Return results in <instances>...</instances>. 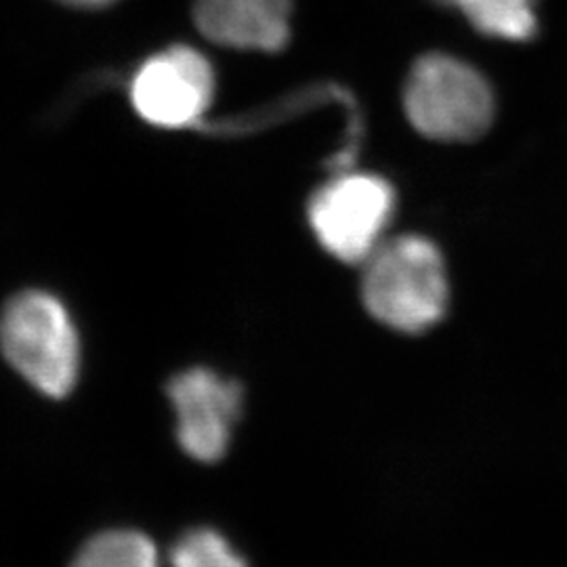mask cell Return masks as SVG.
Listing matches in <instances>:
<instances>
[{
	"label": "cell",
	"mask_w": 567,
	"mask_h": 567,
	"mask_svg": "<svg viewBox=\"0 0 567 567\" xmlns=\"http://www.w3.org/2000/svg\"><path fill=\"white\" fill-rule=\"evenodd\" d=\"M362 265V299L368 313L381 324L416 334L444 318L450 297L446 264L431 240L389 238Z\"/></svg>",
	"instance_id": "cell-1"
},
{
	"label": "cell",
	"mask_w": 567,
	"mask_h": 567,
	"mask_svg": "<svg viewBox=\"0 0 567 567\" xmlns=\"http://www.w3.org/2000/svg\"><path fill=\"white\" fill-rule=\"evenodd\" d=\"M410 124L435 142H473L494 122L489 82L465 61L429 53L414 63L404 86Z\"/></svg>",
	"instance_id": "cell-2"
},
{
	"label": "cell",
	"mask_w": 567,
	"mask_h": 567,
	"mask_svg": "<svg viewBox=\"0 0 567 567\" xmlns=\"http://www.w3.org/2000/svg\"><path fill=\"white\" fill-rule=\"evenodd\" d=\"M0 347L32 385L65 398L79 379V337L65 307L47 292H21L0 320Z\"/></svg>",
	"instance_id": "cell-3"
},
{
	"label": "cell",
	"mask_w": 567,
	"mask_h": 567,
	"mask_svg": "<svg viewBox=\"0 0 567 567\" xmlns=\"http://www.w3.org/2000/svg\"><path fill=\"white\" fill-rule=\"evenodd\" d=\"M307 213L326 252L343 264L362 265L385 240L395 213V192L379 175L343 168L311 196Z\"/></svg>",
	"instance_id": "cell-4"
},
{
	"label": "cell",
	"mask_w": 567,
	"mask_h": 567,
	"mask_svg": "<svg viewBox=\"0 0 567 567\" xmlns=\"http://www.w3.org/2000/svg\"><path fill=\"white\" fill-rule=\"evenodd\" d=\"M215 74L200 51L171 47L150 58L131 82V102L143 121L163 128L198 124L213 102Z\"/></svg>",
	"instance_id": "cell-5"
},
{
	"label": "cell",
	"mask_w": 567,
	"mask_h": 567,
	"mask_svg": "<svg viewBox=\"0 0 567 567\" xmlns=\"http://www.w3.org/2000/svg\"><path fill=\"white\" fill-rule=\"evenodd\" d=\"M183 450L200 463L224 458L243 412V386L206 368L177 374L168 385Z\"/></svg>",
	"instance_id": "cell-6"
},
{
	"label": "cell",
	"mask_w": 567,
	"mask_h": 567,
	"mask_svg": "<svg viewBox=\"0 0 567 567\" xmlns=\"http://www.w3.org/2000/svg\"><path fill=\"white\" fill-rule=\"evenodd\" d=\"M292 0H196L194 20L208 41L274 53L290 39Z\"/></svg>",
	"instance_id": "cell-7"
},
{
	"label": "cell",
	"mask_w": 567,
	"mask_h": 567,
	"mask_svg": "<svg viewBox=\"0 0 567 567\" xmlns=\"http://www.w3.org/2000/svg\"><path fill=\"white\" fill-rule=\"evenodd\" d=\"M456 9L468 23L489 39L507 42L532 41L538 32V0H433Z\"/></svg>",
	"instance_id": "cell-8"
},
{
	"label": "cell",
	"mask_w": 567,
	"mask_h": 567,
	"mask_svg": "<svg viewBox=\"0 0 567 567\" xmlns=\"http://www.w3.org/2000/svg\"><path fill=\"white\" fill-rule=\"evenodd\" d=\"M72 567H161L154 543L140 532L116 529L95 536Z\"/></svg>",
	"instance_id": "cell-9"
},
{
	"label": "cell",
	"mask_w": 567,
	"mask_h": 567,
	"mask_svg": "<svg viewBox=\"0 0 567 567\" xmlns=\"http://www.w3.org/2000/svg\"><path fill=\"white\" fill-rule=\"evenodd\" d=\"M173 567H248L215 529H192L171 550Z\"/></svg>",
	"instance_id": "cell-10"
},
{
	"label": "cell",
	"mask_w": 567,
	"mask_h": 567,
	"mask_svg": "<svg viewBox=\"0 0 567 567\" xmlns=\"http://www.w3.org/2000/svg\"><path fill=\"white\" fill-rule=\"evenodd\" d=\"M65 4H72V7H84V9H97V7H105V4H112L114 0H61Z\"/></svg>",
	"instance_id": "cell-11"
}]
</instances>
